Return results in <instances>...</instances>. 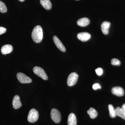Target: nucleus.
Instances as JSON below:
<instances>
[{
  "mask_svg": "<svg viewBox=\"0 0 125 125\" xmlns=\"http://www.w3.org/2000/svg\"><path fill=\"white\" fill-rule=\"evenodd\" d=\"M121 108H122V109H123V111H124L125 113V103L123 104V105L122 106V107Z\"/></svg>",
  "mask_w": 125,
  "mask_h": 125,
  "instance_id": "nucleus-24",
  "label": "nucleus"
},
{
  "mask_svg": "<svg viewBox=\"0 0 125 125\" xmlns=\"http://www.w3.org/2000/svg\"><path fill=\"white\" fill-rule=\"evenodd\" d=\"M39 116L38 111L34 108H32L30 110L29 113L28 120L30 123H34L38 120Z\"/></svg>",
  "mask_w": 125,
  "mask_h": 125,
  "instance_id": "nucleus-2",
  "label": "nucleus"
},
{
  "mask_svg": "<svg viewBox=\"0 0 125 125\" xmlns=\"http://www.w3.org/2000/svg\"><path fill=\"white\" fill-rule=\"evenodd\" d=\"M111 63L113 65L119 66L121 64L120 61L116 58H113L112 59Z\"/></svg>",
  "mask_w": 125,
  "mask_h": 125,
  "instance_id": "nucleus-20",
  "label": "nucleus"
},
{
  "mask_svg": "<svg viewBox=\"0 0 125 125\" xmlns=\"http://www.w3.org/2000/svg\"><path fill=\"white\" fill-rule=\"evenodd\" d=\"M6 29L3 27H0V35L3 34L6 32Z\"/></svg>",
  "mask_w": 125,
  "mask_h": 125,
  "instance_id": "nucleus-23",
  "label": "nucleus"
},
{
  "mask_svg": "<svg viewBox=\"0 0 125 125\" xmlns=\"http://www.w3.org/2000/svg\"><path fill=\"white\" fill-rule=\"evenodd\" d=\"M17 78L18 80L22 83H28L32 82V79L23 73H18L17 74Z\"/></svg>",
  "mask_w": 125,
  "mask_h": 125,
  "instance_id": "nucleus-6",
  "label": "nucleus"
},
{
  "mask_svg": "<svg viewBox=\"0 0 125 125\" xmlns=\"http://www.w3.org/2000/svg\"><path fill=\"white\" fill-rule=\"evenodd\" d=\"M108 109L109 111V114L110 117L111 118H115L116 116V115L115 111L112 105H108Z\"/></svg>",
  "mask_w": 125,
  "mask_h": 125,
  "instance_id": "nucleus-18",
  "label": "nucleus"
},
{
  "mask_svg": "<svg viewBox=\"0 0 125 125\" xmlns=\"http://www.w3.org/2000/svg\"><path fill=\"white\" fill-rule=\"evenodd\" d=\"M40 2L43 8L46 10H49L51 9L52 5L50 0H40Z\"/></svg>",
  "mask_w": 125,
  "mask_h": 125,
  "instance_id": "nucleus-15",
  "label": "nucleus"
},
{
  "mask_svg": "<svg viewBox=\"0 0 125 125\" xmlns=\"http://www.w3.org/2000/svg\"><path fill=\"white\" fill-rule=\"evenodd\" d=\"M12 104L14 109H18L21 107L22 104L20 101V98L18 95H16L14 97Z\"/></svg>",
  "mask_w": 125,
  "mask_h": 125,
  "instance_id": "nucleus-10",
  "label": "nucleus"
},
{
  "mask_svg": "<svg viewBox=\"0 0 125 125\" xmlns=\"http://www.w3.org/2000/svg\"><path fill=\"white\" fill-rule=\"evenodd\" d=\"M7 7L4 3L0 1V12L4 13L7 12Z\"/></svg>",
  "mask_w": 125,
  "mask_h": 125,
  "instance_id": "nucleus-19",
  "label": "nucleus"
},
{
  "mask_svg": "<svg viewBox=\"0 0 125 125\" xmlns=\"http://www.w3.org/2000/svg\"></svg>",
  "mask_w": 125,
  "mask_h": 125,
  "instance_id": "nucleus-26",
  "label": "nucleus"
},
{
  "mask_svg": "<svg viewBox=\"0 0 125 125\" xmlns=\"http://www.w3.org/2000/svg\"><path fill=\"white\" fill-rule=\"evenodd\" d=\"M31 37L34 42L39 43L42 42L43 37L42 28L40 25L34 27L32 31Z\"/></svg>",
  "mask_w": 125,
  "mask_h": 125,
  "instance_id": "nucleus-1",
  "label": "nucleus"
},
{
  "mask_svg": "<svg viewBox=\"0 0 125 125\" xmlns=\"http://www.w3.org/2000/svg\"><path fill=\"white\" fill-rule=\"evenodd\" d=\"M67 124L68 125H77L76 117L74 113H71L69 115L67 120Z\"/></svg>",
  "mask_w": 125,
  "mask_h": 125,
  "instance_id": "nucleus-13",
  "label": "nucleus"
},
{
  "mask_svg": "<svg viewBox=\"0 0 125 125\" xmlns=\"http://www.w3.org/2000/svg\"><path fill=\"white\" fill-rule=\"evenodd\" d=\"M112 93L114 95L118 96L121 97L124 95L125 91L123 88L120 87H113L112 89Z\"/></svg>",
  "mask_w": 125,
  "mask_h": 125,
  "instance_id": "nucleus-8",
  "label": "nucleus"
},
{
  "mask_svg": "<svg viewBox=\"0 0 125 125\" xmlns=\"http://www.w3.org/2000/svg\"><path fill=\"white\" fill-rule=\"evenodd\" d=\"M77 36L79 40L83 42H87L91 38L90 34L86 32L79 33L77 34Z\"/></svg>",
  "mask_w": 125,
  "mask_h": 125,
  "instance_id": "nucleus-9",
  "label": "nucleus"
},
{
  "mask_svg": "<svg viewBox=\"0 0 125 125\" xmlns=\"http://www.w3.org/2000/svg\"><path fill=\"white\" fill-rule=\"evenodd\" d=\"M90 22L88 18H84L78 20L77 23L79 26L80 27H85L89 24Z\"/></svg>",
  "mask_w": 125,
  "mask_h": 125,
  "instance_id": "nucleus-14",
  "label": "nucleus"
},
{
  "mask_svg": "<svg viewBox=\"0 0 125 125\" xmlns=\"http://www.w3.org/2000/svg\"><path fill=\"white\" fill-rule=\"evenodd\" d=\"M96 72L98 75L100 76L102 75L103 73V70L102 68H98L96 70Z\"/></svg>",
  "mask_w": 125,
  "mask_h": 125,
  "instance_id": "nucleus-21",
  "label": "nucleus"
},
{
  "mask_svg": "<svg viewBox=\"0 0 125 125\" xmlns=\"http://www.w3.org/2000/svg\"><path fill=\"white\" fill-rule=\"evenodd\" d=\"M87 113L89 115L90 118L92 119L96 118L98 115V113L96 109H94L93 108H90L89 110L87 112Z\"/></svg>",
  "mask_w": 125,
  "mask_h": 125,
  "instance_id": "nucleus-17",
  "label": "nucleus"
},
{
  "mask_svg": "<svg viewBox=\"0 0 125 125\" xmlns=\"http://www.w3.org/2000/svg\"><path fill=\"white\" fill-rule=\"evenodd\" d=\"M116 115L125 120V113L121 108L117 107L115 109Z\"/></svg>",
  "mask_w": 125,
  "mask_h": 125,
  "instance_id": "nucleus-16",
  "label": "nucleus"
},
{
  "mask_svg": "<svg viewBox=\"0 0 125 125\" xmlns=\"http://www.w3.org/2000/svg\"><path fill=\"white\" fill-rule=\"evenodd\" d=\"M110 25L111 23L107 21L103 22L101 24V30L104 34H107L108 33Z\"/></svg>",
  "mask_w": 125,
  "mask_h": 125,
  "instance_id": "nucleus-12",
  "label": "nucleus"
},
{
  "mask_svg": "<svg viewBox=\"0 0 125 125\" xmlns=\"http://www.w3.org/2000/svg\"><path fill=\"white\" fill-rule=\"evenodd\" d=\"M51 117L52 120L56 123H59L61 119V115L60 112L57 109L53 108L51 113Z\"/></svg>",
  "mask_w": 125,
  "mask_h": 125,
  "instance_id": "nucleus-4",
  "label": "nucleus"
},
{
  "mask_svg": "<svg viewBox=\"0 0 125 125\" xmlns=\"http://www.w3.org/2000/svg\"><path fill=\"white\" fill-rule=\"evenodd\" d=\"M93 89L94 90L98 89H101V87L100 85L98 83L94 84L93 86Z\"/></svg>",
  "mask_w": 125,
  "mask_h": 125,
  "instance_id": "nucleus-22",
  "label": "nucleus"
},
{
  "mask_svg": "<svg viewBox=\"0 0 125 125\" xmlns=\"http://www.w3.org/2000/svg\"><path fill=\"white\" fill-rule=\"evenodd\" d=\"M53 39L54 43L57 47V48H58L62 52H64L66 51V48L64 46L57 36H54L53 37Z\"/></svg>",
  "mask_w": 125,
  "mask_h": 125,
  "instance_id": "nucleus-7",
  "label": "nucleus"
},
{
  "mask_svg": "<svg viewBox=\"0 0 125 125\" xmlns=\"http://www.w3.org/2000/svg\"><path fill=\"white\" fill-rule=\"evenodd\" d=\"M13 50V47L10 45H6L3 46L1 48V51L3 55L10 54Z\"/></svg>",
  "mask_w": 125,
  "mask_h": 125,
  "instance_id": "nucleus-11",
  "label": "nucleus"
},
{
  "mask_svg": "<svg viewBox=\"0 0 125 125\" xmlns=\"http://www.w3.org/2000/svg\"><path fill=\"white\" fill-rule=\"evenodd\" d=\"M20 1H21V2H23V1H24L25 0H19Z\"/></svg>",
  "mask_w": 125,
  "mask_h": 125,
  "instance_id": "nucleus-25",
  "label": "nucleus"
},
{
  "mask_svg": "<svg viewBox=\"0 0 125 125\" xmlns=\"http://www.w3.org/2000/svg\"><path fill=\"white\" fill-rule=\"evenodd\" d=\"M33 70L34 74L42 78V79L45 80H47L48 77L42 68L38 66H35L34 67Z\"/></svg>",
  "mask_w": 125,
  "mask_h": 125,
  "instance_id": "nucleus-3",
  "label": "nucleus"
},
{
  "mask_svg": "<svg viewBox=\"0 0 125 125\" xmlns=\"http://www.w3.org/2000/svg\"><path fill=\"white\" fill-rule=\"evenodd\" d=\"M79 75L75 72H73L70 74L67 80V84L68 86L71 87L74 85L78 81Z\"/></svg>",
  "mask_w": 125,
  "mask_h": 125,
  "instance_id": "nucleus-5",
  "label": "nucleus"
}]
</instances>
